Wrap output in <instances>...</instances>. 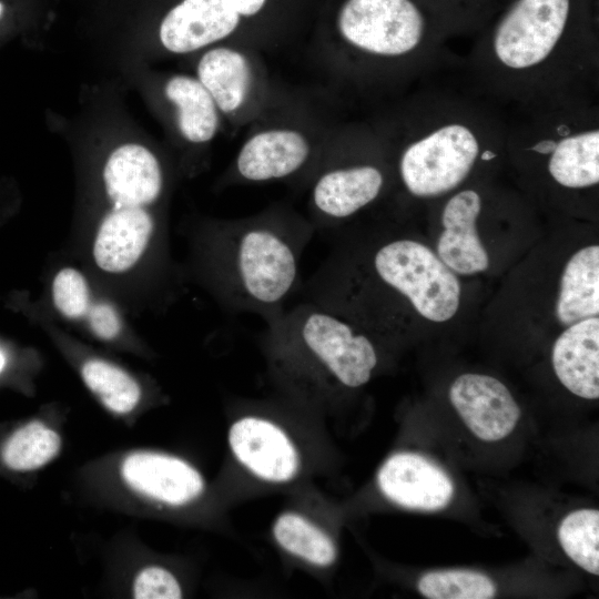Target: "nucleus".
Masks as SVG:
<instances>
[{"instance_id":"1","label":"nucleus","mask_w":599,"mask_h":599,"mask_svg":"<svg viewBox=\"0 0 599 599\" xmlns=\"http://www.w3.org/2000/svg\"><path fill=\"white\" fill-rule=\"evenodd\" d=\"M315 231L309 219L283 205L215 222L197 236L201 274L227 308L268 322L301 290L302 256Z\"/></svg>"},{"instance_id":"2","label":"nucleus","mask_w":599,"mask_h":599,"mask_svg":"<svg viewBox=\"0 0 599 599\" xmlns=\"http://www.w3.org/2000/svg\"><path fill=\"white\" fill-rule=\"evenodd\" d=\"M451 30L429 0H322L311 33L333 63L387 69Z\"/></svg>"},{"instance_id":"3","label":"nucleus","mask_w":599,"mask_h":599,"mask_svg":"<svg viewBox=\"0 0 599 599\" xmlns=\"http://www.w3.org/2000/svg\"><path fill=\"white\" fill-rule=\"evenodd\" d=\"M265 342L285 369L312 368L346 388L365 385L378 362L373 342L354 324L307 300L266 322Z\"/></svg>"},{"instance_id":"4","label":"nucleus","mask_w":599,"mask_h":599,"mask_svg":"<svg viewBox=\"0 0 599 599\" xmlns=\"http://www.w3.org/2000/svg\"><path fill=\"white\" fill-rule=\"evenodd\" d=\"M592 0H508L488 31V58L501 73L524 78L546 68L587 34Z\"/></svg>"},{"instance_id":"5","label":"nucleus","mask_w":599,"mask_h":599,"mask_svg":"<svg viewBox=\"0 0 599 599\" xmlns=\"http://www.w3.org/2000/svg\"><path fill=\"white\" fill-rule=\"evenodd\" d=\"M398 155L397 171L406 191L428 199L458 187L478 160L496 154L484 146L488 136L476 121L448 115L412 132Z\"/></svg>"},{"instance_id":"6","label":"nucleus","mask_w":599,"mask_h":599,"mask_svg":"<svg viewBox=\"0 0 599 599\" xmlns=\"http://www.w3.org/2000/svg\"><path fill=\"white\" fill-rule=\"evenodd\" d=\"M368 276L404 296L415 311L432 322H446L458 311L460 284L453 271L424 244L396 238L372 254Z\"/></svg>"},{"instance_id":"7","label":"nucleus","mask_w":599,"mask_h":599,"mask_svg":"<svg viewBox=\"0 0 599 599\" xmlns=\"http://www.w3.org/2000/svg\"><path fill=\"white\" fill-rule=\"evenodd\" d=\"M306 180L309 221L316 230L328 229L369 206L386 184L379 164L348 156L334 139L328 141Z\"/></svg>"},{"instance_id":"8","label":"nucleus","mask_w":599,"mask_h":599,"mask_svg":"<svg viewBox=\"0 0 599 599\" xmlns=\"http://www.w3.org/2000/svg\"><path fill=\"white\" fill-rule=\"evenodd\" d=\"M293 120L254 129L237 151L231 167L235 183H268L307 179L329 140Z\"/></svg>"},{"instance_id":"9","label":"nucleus","mask_w":599,"mask_h":599,"mask_svg":"<svg viewBox=\"0 0 599 599\" xmlns=\"http://www.w3.org/2000/svg\"><path fill=\"white\" fill-rule=\"evenodd\" d=\"M196 78L235 128L260 120L273 106L264 67L251 48L209 47L199 60Z\"/></svg>"},{"instance_id":"10","label":"nucleus","mask_w":599,"mask_h":599,"mask_svg":"<svg viewBox=\"0 0 599 599\" xmlns=\"http://www.w3.org/2000/svg\"><path fill=\"white\" fill-rule=\"evenodd\" d=\"M449 399L468 429L485 441L507 437L520 418L508 388L488 375H460L450 386Z\"/></svg>"},{"instance_id":"11","label":"nucleus","mask_w":599,"mask_h":599,"mask_svg":"<svg viewBox=\"0 0 599 599\" xmlns=\"http://www.w3.org/2000/svg\"><path fill=\"white\" fill-rule=\"evenodd\" d=\"M229 443L236 459L261 479L286 483L298 471L300 456L293 441L268 419H237L230 428Z\"/></svg>"},{"instance_id":"12","label":"nucleus","mask_w":599,"mask_h":599,"mask_svg":"<svg viewBox=\"0 0 599 599\" xmlns=\"http://www.w3.org/2000/svg\"><path fill=\"white\" fill-rule=\"evenodd\" d=\"M529 150L547 158L549 175L562 187L582 190L599 182V129L595 124L555 125Z\"/></svg>"},{"instance_id":"13","label":"nucleus","mask_w":599,"mask_h":599,"mask_svg":"<svg viewBox=\"0 0 599 599\" xmlns=\"http://www.w3.org/2000/svg\"><path fill=\"white\" fill-rule=\"evenodd\" d=\"M377 481L388 499L410 509L438 510L454 495V485L446 473L414 453L392 455L382 465Z\"/></svg>"},{"instance_id":"14","label":"nucleus","mask_w":599,"mask_h":599,"mask_svg":"<svg viewBox=\"0 0 599 599\" xmlns=\"http://www.w3.org/2000/svg\"><path fill=\"white\" fill-rule=\"evenodd\" d=\"M102 177L109 210L151 207L164 189V174L158 158L139 144L116 148L104 164Z\"/></svg>"},{"instance_id":"15","label":"nucleus","mask_w":599,"mask_h":599,"mask_svg":"<svg viewBox=\"0 0 599 599\" xmlns=\"http://www.w3.org/2000/svg\"><path fill=\"white\" fill-rule=\"evenodd\" d=\"M121 474L135 491L172 506L191 502L204 489L203 478L194 467L164 454L133 453L122 463Z\"/></svg>"},{"instance_id":"16","label":"nucleus","mask_w":599,"mask_h":599,"mask_svg":"<svg viewBox=\"0 0 599 599\" xmlns=\"http://www.w3.org/2000/svg\"><path fill=\"white\" fill-rule=\"evenodd\" d=\"M51 302L61 317L84 326L101 341H114L123 332L124 322L118 307L99 296L88 277L75 267L64 266L54 274Z\"/></svg>"},{"instance_id":"17","label":"nucleus","mask_w":599,"mask_h":599,"mask_svg":"<svg viewBox=\"0 0 599 599\" xmlns=\"http://www.w3.org/2000/svg\"><path fill=\"white\" fill-rule=\"evenodd\" d=\"M480 211L481 197L470 189L454 194L444 206L437 255L456 273L470 275L488 268V254L476 227Z\"/></svg>"},{"instance_id":"18","label":"nucleus","mask_w":599,"mask_h":599,"mask_svg":"<svg viewBox=\"0 0 599 599\" xmlns=\"http://www.w3.org/2000/svg\"><path fill=\"white\" fill-rule=\"evenodd\" d=\"M559 382L572 394L599 397V318L589 317L567 327L556 339L551 355Z\"/></svg>"},{"instance_id":"19","label":"nucleus","mask_w":599,"mask_h":599,"mask_svg":"<svg viewBox=\"0 0 599 599\" xmlns=\"http://www.w3.org/2000/svg\"><path fill=\"white\" fill-rule=\"evenodd\" d=\"M599 313V246L577 251L567 262L559 285L556 316L566 326Z\"/></svg>"},{"instance_id":"20","label":"nucleus","mask_w":599,"mask_h":599,"mask_svg":"<svg viewBox=\"0 0 599 599\" xmlns=\"http://www.w3.org/2000/svg\"><path fill=\"white\" fill-rule=\"evenodd\" d=\"M164 94L175 108L176 126L185 141L204 144L213 140L222 115L196 77H171L165 82Z\"/></svg>"},{"instance_id":"21","label":"nucleus","mask_w":599,"mask_h":599,"mask_svg":"<svg viewBox=\"0 0 599 599\" xmlns=\"http://www.w3.org/2000/svg\"><path fill=\"white\" fill-rule=\"evenodd\" d=\"M273 535L282 548L312 565L328 567L336 560L337 550L331 537L302 515H280Z\"/></svg>"},{"instance_id":"22","label":"nucleus","mask_w":599,"mask_h":599,"mask_svg":"<svg viewBox=\"0 0 599 599\" xmlns=\"http://www.w3.org/2000/svg\"><path fill=\"white\" fill-rule=\"evenodd\" d=\"M87 387L115 414H128L141 398L138 382L119 366L101 358L87 359L81 367Z\"/></svg>"},{"instance_id":"23","label":"nucleus","mask_w":599,"mask_h":599,"mask_svg":"<svg viewBox=\"0 0 599 599\" xmlns=\"http://www.w3.org/2000/svg\"><path fill=\"white\" fill-rule=\"evenodd\" d=\"M60 446V437L52 428L41 422H32L7 440L2 459L13 470H33L53 459Z\"/></svg>"},{"instance_id":"24","label":"nucleus","mask_w":599,"mask_h":599,"mask_svg":"<svg viewBox=\"0 0 599 599\" xmlns=\"http://www.w3.org/2000/svg\"><path fill=\"white\" fill-rule=\"evenodd\" d=\"M558 539L566 555L580 568L599 575V511L579 509L559 525Z\"/></svg>"},{"instance_id":"25","label":"nucleus","mask_w":599,"mask_h":599,"mask_svg":"<svg viewBox=\"0 0 599 599\" xmlns=\"http://www.w3.org/2000/svg\"><path fill=\"white\" fill-rule=\"evenodd\" d=\"M417 587L429 599H490L496 595L491 579L471 570L432 571L420 577Z\"/></svg>"},{"instance_id":"26","label":"nucleus","mask_w":599,"mask_h":599,"mask_svg":"<svg viewBox=\"0 0 599 599\" xmlns=\"http://www.w3.org/2000/svg\"><path fill=\"white\" fill-rule=\"evenodd\" d=\"M453 30L478 24L508 0H429Z\"/></svg>"},{"instance_id":"27","label":"nucleus","mask_w":599,"mask_h":599,"mask_svg":"<svg viewBox=\"0 0 599 599\" xmlns=\"http://www.w3.org/2000/svg\"><path fill=\"white\" fill-rule=\"evenodd\" d=\"M133 593L138 599H177L182 590L176 578L161 567H148L134 580Z\"/></svg>"},{"instance_id":"28","label":"nucleus","mask_w":599,"mask_h":599,"mask_svg":"<svg viewBox=\"0 0 599 599\" xmlns=\"http://www.w3.org/2000/svg\"><path fill=\"white\" fill-rule=\"evenodd\" d=\"M4 365H6V356L3 352L0 349V373L2 372Z\"/></svg>"},{"instance_id":"29","label":"nucleus","mask_w":599,"mask_h":599,"mask_svg":"<svg viewBox=\"0 0 599 599\" xmlns=\"http://www.w3.org/2000/svg\"><path fill=\"white\" fill-rule=\"evenodd\" d=\"M3 11H4V6H3V3L0 1V18H1L2 14H3Z\"/></svg>"}]
</instances>
